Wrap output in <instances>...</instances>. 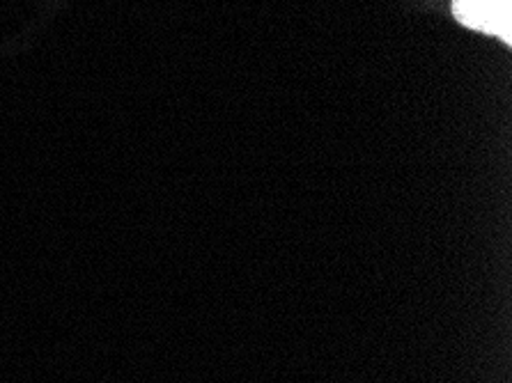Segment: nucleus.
<instances>
[{
  "instance_id": "obj_1",
  "label": "nucleus",
  "mask_w": 512,
  "mask_h": 383,
  "mask_svg": "<svg viewBox=\"0 0 512 383\" xmlns=\"http://www.w3.org/2000/svg\"><path fill=\"white\" fill-rule=\"evenodd\" d=\"M453 14L462 26L496 35L510 44L512 0H453Z\"/></svg>"
}]
</instances>
